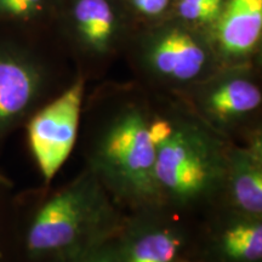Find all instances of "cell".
Returning a JSON list of instances; mask_svg holds the SVG:
<instances>
[{"mask_svg":"<svg viewBox=\"0 0 262 262\" xmlns=\"http://www.w3.org/2000/svg\"><path fill=\"white\" fill-rule=\"evenodd\" d=\"M155 98L140 84L110 86L84 101L77 145L125 212L157 204Z\"/></svg>","mask_w":262,"mask_h":262,"instance_id":"cell-1","label":"cell"},{"mask_svg":"<svg viewBox=\"0 0 262 262\" xmlns=\"http://www.w3.org/2000/svg\"><path fill=\"white\" fill-rule=\"evenodd\" d=\"M16 262H63L116 238L126 214L86 168L16 194Z\"/></svg>","mask_w":262,"mask_h":262,"instance_id":"cell-2","label":"cell"},{"mask_svg":"<svg viewBox=\"0 0 262 262\" xmlns=\"http://www.w3.org/2000/svg\"><path fill=\"white\" fill-rule=\"evenodd\" d=\"M152 95L157 198L160 204L198 219L220 204L231 142L179 98Z\"/></svg>","mask_w":262,"mask_h":262,"instance_id":"cell-3","label":"cell"},{"mask_svg":"<svg viewBox=\"0 0 262 262\" xmlns=\"http://www.w3.org/2000/svg\"><path fill=\"white\" fill-rule=\"evenodd\" d=\"M125 49L141 86L166 96L182 94L221 68L208 34L176 18L129 38Z\"/></svg>","mask_w":262,"mask_h":262,"instance_id":"cell-4","label":"cell"},{"mask_svg":"<svg viewBox=\"0 0 262 262\" xmlns=\"http://www.w3.org/2000/svg\"><path fill=\"white\" fill-rule=\"evenodd\" d=\"M229 142L262 137V89L257 66L222 67L173 96Z\"/></svg>","mask_w":262,"mask_h":262,"instance_id":"cell-5","label":"cell"},{"mask_svg":"<svg viewBox=\"0 0 262 262\" xmlns=\"http://www.w3.org/2000/svg\"><path fill=\"white\" fill-rule=\"evenodd\" d=\"M196 220L160 203L126 212L116 237L118 262L191 260Z\"/></svg>","mask_w":262,"mask_h":262,"instance_id":"cell-6","label":"cell"},{"mask_svg":"<svg viewBox=\"0 0 262 262\" xmlns=\"http://www.w3.org/2000/svg\"><path fill=\"white\" fill-rule=\"evenodd\" d=\"M86 79L77 73L63 90L45 102L24 126L42 185H51L77 146Z\"/></svg>","mask_w":262,"mask_h":262,"instance_id":"cell-7","label":"cell"},{"mask_svg":"<svg viewBox=\"0 0 262 262\" xmlns=\"http://www.w3.org/2000/svg\"><path fill=\"white\" fill-rule=\"evenodd\" d=\"M52 70L33 52L0 45V146L61 90Z\"/></svg>","mask_w":262,"mask_h":262,"instance_id":"cell-8","label":"cell"},{"mask_svg":"<svg viewBox=\"0 0 262 262\" xmlns=\"http://www.w3.org/2000/svg\"><path fill=\"white\" fill-rule=\"evenodd\" d=\"M67 18L71 51L86 80L126 48L129 37L118 0H71Z\"/></svg>","mask_w":262,"mask_h":262,"instance_id":"cell-9","label":"cell"},{"mask_svg":"<svg viewBox=\"0 0 262 262\" xmlns=\"http://www.w3.org/2000/svg\"><path fill=\"white\" fill-rule=\"evenodd\" d=\"M191 260L262 262V219L214 206L196 220Z\"/></svg>","mask_w":262,"mask_h":262,"instance_id":"cell-10","label":"cell"},{"mask_svg":"<svg viewBox=\"0 0 262 262\" xmlns=\"http://www.w3.org/2000/svg\"><path fill=\"white\" fill-rule=\"evenodd\" d=\"M222 67L257 66L262 39V0H226L206 32Z\"/></svg>","mask_w":262,"mask_h":262,"instance_id":"cell-11","label":"cell"},{"mask_svg":"<svg viewBox=\"0 0 262 262\" xmlns=\"http://www.w3.org/2000/svg\"><path fill=\"white\" fill-rule=\"evenodd\" d=\"M219 205L262 219V137L245 145L231 142Z\"/></svg>","mask_w":262,"mask_h":262,"instance_id":"cell-12","label":"cell"},{"mask_svg":"<svg viewBox=\"0 0 262 262\" xmlns=\"http://www.w3.org/2000/svg\"><path fill=\"white\" fill-rule=\"evenodd\" d=\"M12 182L0 172V262H16L17 206Z\"/></svg>","mask_w":262,"mask_h":262,"instance_id":"cell-13","label":"cell"},{"mask_svg":"<svg viewBox=\"0 0 262 262\" xmlns=\"http://www.w3.org/2000/svg\"><path fill=\"white\" fill-rule=\"evenodd\" d=\"M226 0H172L175 18L203 32H208L224 9Z\"/></svg>","mask_w":262,"mask_h":262,"instance_id":"cell-14","label":"cell"},{"mask_svg":"<svg viewBox=\"0 0 262 262\" xmlns=\"http://www.w3.org/2000/svg\"><path fill=\"white\" fill-rule=\"evenodd\" d=\"M47 0H0V14L16 18H27L42 11Z\"/></svg>","mask_w":262,"mask_h":262,"instance_id":"cell-15","label":"cell"},{"mask_svg":"<svg viewBox=\"0 0 262 262\" xmlns=\"http://www.w3.org/2000/svg\"><path fill=\"white\" fill-rule=\"evenodd\" d=\"M63 262H118L116 238L95 245Z\"/></svg>","mask_w":262,"mask_h":262,"instance_id":"cell-16","label":"cell"},{"mask_svg":"<svg viewBox=\"0 0 262 262\" xmlns=\"http://www.w3.org/2000/svg\"><path fill=\"white\" fill-rule=\"evenodd\" d=\"M137 15L145 18H162L171 11L172 0H126Z\"/></svg>","mask_w":262,"mask_h":262,"instance_id":"cell-17","label":"cell"},{"mask_svg":"<svg viewBox=\"0 0 262 262\" xmlns=\"http://www.w3.org/2000/svg\"><path fill=\"white\" fill-rule=\"evenodd\" d=\"M181 262H199V261H196V260H183Z\"/></svg>","mask_w":262,"mask_h":262,"instance_id":"cell-18","label":"cell"}]
</instances>
